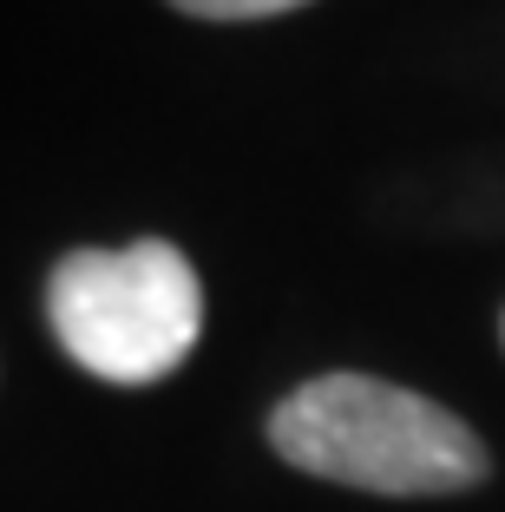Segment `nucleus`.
Listing matches in <instances>:
<instances>
[{
  "instance_id": "f257e3e1",
  "label": "nucleus",
  "mask_w": 505,
  "mask_h": 512,
  "mask_svg": "<svg viewBox=\"0 0 505 512\" xmlns=\"http://www.w3.org/2000/svg\"><path fill=\"white\" fill-rule=\"evenodd\" d=\"M269 440L315 480L387 499L466 493L492 473L479 434L440 401L374 375H315L269 414Z\"/></svg>"
},
{
  "instance_id": "7ed1b4c3",
  "label": "nucleus",
  "mask_w": 505,
  "mask_h": 512,
  "mask_svg": "<svg viewBox=\"0 0 505 512\" xmlns=\"http://www.w3.org/2000/svg\"><path fill=\"white\" fill-rule=\"evenodd\" d=\"M171 7L191 20H269L289 7H309V0H171Z\"/></svg>"
},
{
  "instance_id": "f03ea898",
  "label": "nucleus",
  "mask_w": 505,
  "mask_h": 512,
  "mask_svg": "<svg viewBox=\"0 0 505 512\" xmlns=\"http://www.w3.org/2000/svg\"><path fill=\"white\" fill-rule=\"evenodd\" d=\"M53 335L86 375L145 388L197 348L204 289L184 250L145 237L132 250H73L46 276Z\"/></svg>"
}]
</instances>
